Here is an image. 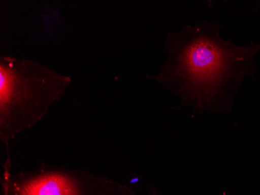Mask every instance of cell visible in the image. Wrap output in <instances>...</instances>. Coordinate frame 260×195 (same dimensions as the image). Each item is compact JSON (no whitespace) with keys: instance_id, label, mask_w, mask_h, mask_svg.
Segmentation results:
<instances>
[{"instance_id":"obj_3","label":"cell","mask_w":260,"mask_h":195,"mask_svg":"<svg viewBox=\"0 0 260 195\" xmlns=\"http://www.w3.org/2000/svg\"><path fill=\"white\" fill-rule=\"evenodd\" d=\"M7 161L14 195H136L125 184L85 170L43 165L13 174L10 158Z\"/></svg>"},{"instance_id":"obj_1","label":"cell","mask_w":260,"mask_h":195,"mask_svg":"<svg viewBox=\"0 0 260 195\" xmlns=\"http://www.w3.org/2000/svg\"><path fill=\"white\" fill-rule=\"evenodd\" d=\"M220 29L217 23L204 21L168 35V57L153 79L179 97V108L227 114L243 79L253 77L260 45H235L221 39Z\"/></svg>"},{"instance_id":"obj_4","label":"cell","mask_w":260,"mask_h":195,"mask_svg":"<svg viewBox=\"0 0 260 195\" xmlns=\"http://www.w3.org/2000/svg\"><path fill=\"white\" fill-rule=\"evenodd\" d=\"M4 173L1 178V187H2V195H14L10 186L9 179L8 163L7 162L4 165Z\"/></svg>"},{"instance_id":"obj_2","label":"cell","mask_w":260,"mask_h":195,"mask_svg":"<svg viewBox=\"0 0 260 195\" xmlns=\"http://www.w3.org/2000/svg\"><path fill=\"white\" fill-rule=\"evenodd\" d=\"M70 83V77L31 60L1 57L0 138L7 148L46 115Z\"/></svg>"}]
</instances>
